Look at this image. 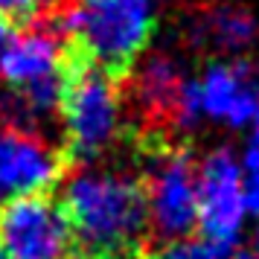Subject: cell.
<instances>
[{
    "instance_id": "6da1fadb",
    "label": "cell",
    "mask_w": 259,
    "mask_h": 259,
    "mask_svg": "<svg viewBox=\"0 0 259 259\" xmlns=\"http://www.w3.org/2000/svg\"><path fill=\"white\" fill-rule=\"evenodd\" d=\"M64 212L76 253L99 259H140L149 245V201L140 175L119 169H84L67 184Z\"/></svg>"
},
{
    "instance_id": "7a4b0ae2",
    "label": "cell",
    "mask_w": 259,
    "mask_h": 259,
    "mask_svg": "<svg viewBox=\"0 0 259 259\" xmlns=\"http://www.w3.org/2000/svg\"><path fill=\"white\" fill-rule=\"evenodd\" d=\"M73 50L125 84L154 32L152 0H61L47 18Z\"/></svg>"
},
{
    "instance_id": "3957f363",
    "label": "cell",
    "mask_w": 259,
    "mask_h": 259,
    "mask_svg": "<svg viewBox=\"0 0 259 259\" xmlns=\"http://www.w3.org/2000/svg\"><path fill=\"white\" fill-rule=\"evenodd\" d=\"M122 84L84 59L67 41L61 44V96L59 114L64 125V152L70 166H88L122 134Z\"/></svg>"
},
{
    "instance_id": "277c9868",
    "label": "cell",
    "mask_w": 259,
    "mask_h": 259,
    "mask_svg": "<svg viewBox=\"0 0 259 259\" xmlns=\"http://www.w3.org/2000/svg\"><path fill=\"white\" fill-rule=\"evenodd\" d=\"M0 253L3 259H73L70 219L56 192H32L0 201Z\"/></svg>"
},
{
    "instance_id": "5b68a950",
    "label": "cell",
    "mask_w": 259,
    "mask_h": 259,
    "mask_svg": "<svg viewBox=\"0 0 259 259\" xmlns=\"http://www.w3.org/2000/svg\"><path fill=\"white\" fill-rule=\"evenodd\" d=\"M67 169L70 163L61 149L44 143L32 131L0 122V201L56 192Z\"/></svg>"
},
{
    "instance_id": "8992f818",
    "label": "cell",
    "mask_w": 259,
    "mask_h": 259,
    "mask_svg": "<svg viewBox=\"0 0 259 259\" xmlns=\"http://www.w3.org/2000/svg\"><path fill=\"white\" fill-rule=\"evenodd\" d=\"M245 204L239 187V160L230 146L212 149L198 166V227L204 236L236 245Z\"/></svg>"
},
{
    "instance_id": "52a82bcc",
    "label": "cell",
    "mask_w": 259,
    "mask_h": 259,
    "mask_svg": "<svg viewBox=\"0 0 259 259\" xmlns=\"http://www.w3.org/2000/svg\"><path fill=\"white\" fill-rule=\"evenodd\" d=\"M195 82L204 117L233 128H242L253 119L259 105V70L253 61H207L201 79Z\"/></svg>"
},
{
    "instance_id": "ba28073f",
    "label": "cell",
    "mask_w": 259,
    "mask_h": 259,
    "mask_svg": "<svg viewBox=\"0 0 259 259\" xmlns=\"http://www.w3.org/2000/svg\"><path fill=\"white\" fill-rule=\"evenodd\" d=\"M61 73V44L50 29H29L0 53V79L9 91L44 82Z\"/></svg>"
},
{
    "instance_id": "9c48e42d",
    "label": "cell",
    "mask_w": 259,
    "mask_h": 259,
    "mask_svg": "<svg viewBox=\"0 0 259 259\" xmlns=\"http://www.w3.org/2000/svg\"><path fill=\"white\" fill-rule=\"evenodd\" d=\"M187 38L192 47L215 50V53H239L256 38V24L245 6L236 3H212L189 18Z\"/></svg>"
},
{
    "instance_id": "30bf717a",
    "label": "cell",
    "mask_w": 259,
    "mask_h": 259,
    "mask_svg": "<svg viewBox=\"0 0 259 259\" xmlns=\"http://www.w3.org/2000/svg\"><path fill=\"white\" fill-rule=\"evenodd\" d=\"M184 82L181 61L169 53H154L134 76V99L149 119H166L172 125Z\"/></svg>"
},
{
    "instance_id": "8fae6325",
    "label": "cell",
    "mask_w": 259,
    "mask_h": 259,
    "mask_svg": "<svg viewBox=\"0 0 259 259\" xmlns=\"http://www.w3.org/2000/svg\"><path fill=\"white\" fill-rule=\"evenodd\" d=\"M233 245L230 242H219L210 236L201 239H172L166 247H160L157 253H152V259H230Z\"/></svg>"
},
{
    "instance_id": "7c38bea8",
    "label": "cell",
    "mask_w": 259,
    "mask_h": 259,
    "mask_svg": "<svg viewBox=\"0 0 259 259\" xmlns=\"http://www.w3.org/2000/svg\"><path fill=\"white\" fill-rule=\"evenodd\" d=\"M59 3L61 0H0V18H6L15 29H32L38 24H47Z\"/></svg>"
},
{
    "instance_id": "4fadbf2b",
    "label": "cell",
    "mask_w": 259,
    "mask_h": 259,
    "mask_svg": "<svg viewBox=\"0 0 259 259\" xmlns=\"http://www.w3.org/2000/svg\"><path fill=\"white\" fill-rule=\"evenodd\" d=\"M239 187H242L245 212H256L259 215V146H250L242 154V163H239Z\"/></svg>"
},
{
    "instance_id": "5bb4252c",
    "label": "cell",
    "mask_w": 259,
    "mask_h": 259,
    "mask_svg": "<svg viewBox=\"0 0 259 259\" xmlns=\"http://www.w3.org/2000/svg\"><path fill=\"white\" fill-rule=\"evenodd\" d=\"M12 29H15V26L9 24L6 18H0V53L6 50V44H9V41H12Z\"/></svg>"
},
{
    "instance_id": "9a60e30c",
    "label": "cell",
    "mask_w": 259,
    "mask_h": 259,
    "mask_svg": "<svg viewBox=\"0 0 259 259\" xmlns=\"http://www.w3.org/2000/svg\"><path fill=\"white\" fill-rule=\"evenodd\" d=\"M253 146H259V105H256V114H253Z\"/></svg>"
},
{
    "instance_id": "2e32d148",
    "label": "cell",
    "mask_w": 259,
    "mask_h": 259,
    "mask_svg": "<svg viewBox=\"0 0 259 259\" xmlns=\"http://www.w3.org/2000/svg\"><path fill=\"white\" fill-rule=\"evenodd\" d=\"M250 245H253V253H259V222L253 227V236H250Z\"/></svg>"
},
{
    "instance_id": "e0dca14e",
    "label": "cell",
    "mask_w": 259,
    "mask_h": 259,
    "mask_svg": "<svg viewBox=\"0 0 259 259\" xmlns=\"http://www.w3.org/2000/svg\"><path fill=\"white\" fill-rule=\"evenodd\" d=\"M233 259H259V253H253V250H247V253H239V256Z\"/></svg>"
},
{
    "instance_id": "ac0fdd59",
    "label": "cell",
    "mask_w": 259,
    "mask_h": 259,
    "mask_svg": "<svg viewBox=\"0 0 259 259\" xmlns=\"http://www.w3.org/2000/svg\"><path fill=\"white\" fill-rule=\"evenodd\" d=\"M73 259H99V256H88V253H76Z\"/></svg>"
},
{
    "instance_id": "d6986e66",
    "label": "cell",
    "mask_w": 259,
    "mask_h": 259,
    "mask_svg": "<svg viewBox=\"0 0 259 259\" xmlns=\"http://www.w3.org/2000/svg\"><path fill=\"white\" fill-rule=\"evenodd\" d=\"M0 259H3V253H0Z\"/></svg>"
}]
</instances>
